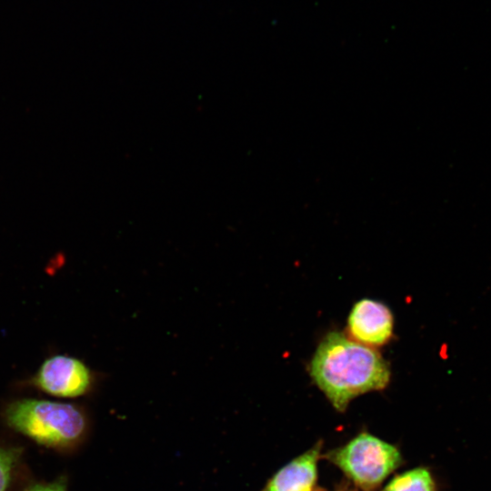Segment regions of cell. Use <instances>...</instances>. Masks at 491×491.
Listing matches in <instances>:
<instances>
[{
  "label": "cell",
  "mask_w": 491,
  "mask_h": 491,
  "mask_svg": "<svg viewBox=\"0 0 491 491\" xmlns=\"http://www.w3.org/2000/svg\"><path fill=\"white\" fill-rule=\"evenodd\" d=\"M351 336L366 346H382L393 334V316L389 308L372 299H363L353 306L348 317Z\"/></svg>",
  "instance_id": "5"
},
{
  "label": "cell",
  "mask_w": 491,
  "mask_h": 491,
  "mask_svg": "<svg viewBox=\"0 0 491 491\" xmlns=\"http://www.w3.org/2000/svg\"><path fill=\"white\" fill-rule=\"evenodd\" d=\"M310 375L340 412L354 397L381 390L390 379L389 367L380 354L340 332H331L321 341L310 365Z\"/></svg>",
  "instance_id": "1"
},
{
  "label": "cell",
  "mask_w": 491,
  "mask_h": 491,
  "mask_svg": "<svg viewBox=\"0 0 491 491\" xmlns=\"http://www.w3.org/2000/svg\"><path fill=\"white\" fill-rule=\"evenodd\" d=\"M383 491H435V484L428 470L419 467L396 476Z\"/></svg>",
  "instance_id": "7"
},
{
  "label": "cell",
  "mask_w": 491,
  "mask_h": 491,
  "mask_svg": "<svg viewBox=\"0 0 491 491\" xmlns=\"http://www.w3.org/2000/svg\"><path fill=\"white\" fill-rule=\"evenodd\" d=\"M326 458L364 491L376 489L402 462L395 446L367 433L330 451Z\"/></svg>",
  "instance_id": "3"
},
{
  "label": "cell",
  "mask_w": 491,
  "mask_h": 491,
  "mask_svg": "<svg viewBox=\"0 0 491 491\" xmlns=\"http://www.w3.org/2000/svg\"><path fill=\"white\" fill-rule=\"evenodd\" d=\"M8 425L35 442L65 447L84 435L86 422L81 409L72 404L24 398L11 403L5 412Z\"/></svg>",
  "instance_id": "2"
},
{
  "label": "cell",
  "mask_w": 491,
  "mask_h": 491,
  "mask_svg": "<svg viewBox=\"0 0 491 491\" xmlns=\"http://www.w3.org/2000/svg\"><path fill=\"white\" fill-rule=\"evenodd\" d=\"M42 391L59 397H76L87 392L92 383L90 369L81 360L64 355L45 359L34 379Z\"/></svg>",
  "instance_id": "4"
},
{
  "label": "cell",
  "mask_w": 491,
  "mask_h": 491,
  "mask_svg": "<svg viewBox=\"0 0 491 491\" xmlns=\"http://www.w3.org/2000/svg\"><path fill=\"white\" fill-rule=\"evenodd\" d=\"M447 346L446 345H443L442 346V350H441V356L444 357V358H446L447 357Z\"/></svg>",
  "instance_id": "10"
},
{
  "label": "cell",
  "mask_w": 491,
  "mask_h": 491,
  "mask_svg": "<svg viewBox=\"0 0 491 491\" xmlns=\"http://www.w3.org/2000/svg\"><path fill=\"white\" fill-rule=\"evenodd\" d=\"M321 446L322 443L318 442L280 468L262 491H316Z\"/></svg>",
  "instance_id": "6"
},
{
  "label": "cell",
  "mask_w": 491,
  "mask_h": 491,
  "mask_svg": "<svg viewBox=\"0 0 491 491\" xmlns=\"http://www.w3.org/2000/svg\"><path fill=\"white\" fill-rule=\"evenodd\" d=\"M20 455V449L0 447V491H6Z\"/></svg>",
  "instance_id": "8"
},
{
  "label": "cell",
  "mask_w": 491,
  "mask_h": 491,
  "mask_svg": "<svg viewBox=\"0 0 491 491\" xmlns=\"http://www.w3.org/2000/svg\"><path fill=\"white\" fill-rule=\"evenodd\" d=\"M26 491H66L65 483L56 481L49 484L35 485Z\"/></svg>",
  "instance_id": "9"
}]
</instances>
